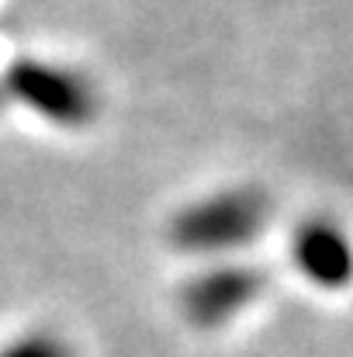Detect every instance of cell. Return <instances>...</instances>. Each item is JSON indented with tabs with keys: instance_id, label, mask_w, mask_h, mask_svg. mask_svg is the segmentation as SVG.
Here are the masks:
<instances>
[{
	"instance_id": "1",
	"label": "cell",
	"mask_w": 353,
	"mask_h": 357,
	"mask_svg": "<svg viewBox=\"0 0 353 357\" xmlns=\"http://www.w3.org/2000/svg\"><path fill=\"white\" fill-rule=\"evenodd\" d=\"M267 219L270 205L263 195L246 188L222 191L184 208L170 226V239L187 253H226L253 243L263 233Z\"/></svg>"
},
{
	"instance_id": "2",
	"label": "cell",
	"mask_w": 353,
	"mask_h": 357,
	"mask_svg": "<svg viewBox=\"0 0 353 357\" xmlns=\"http://www.w3.org/2000/svg\"><path fill=\"white\" fill-rule=\"evenodd\" d=\"M263 274L246 264H219L212 271H201L187 281L180 305L191 323L198 326H222L233 316H239L249 302L263 291Z\"/></svg>"
},
{
	"instance_id": "3",
	"label": "cell",
	"mask_w": 353,
	"mask_h": 357,
	"mask_svg": "<svg viewBox=\"0 0 353 357\" xmlns=\"http://www.w3.org/2000/svg\"><path fill=\"white\" fill-rule=\"evenodd\" d=\"M295 264L319 288H347L353 281V243L329 219H308L295 233Z\"/></svg>"
},
{
	"instance_id": "4",
	"label": "cell",
	"mask_w": 353,
	"mask_h": 357,
	"mask_svg": "<svg viewBox=\"0 0 353 357\" xmlns=\"http://www.w3.org/2000/svg\"><path fill=\"white\" fill-rule=\"evenodd\" d=\"M17 91L42 108L45 115L66 125H80L94 115V94L84 80H77L73 73L63 70H49V66H21L17 70Z\"/></svg>"
},
{
	"instance_id": "5",
	"label": "cell",
	"mask_w": 353,
	"mask_h": 357,
	"mask_svg": "<svg viewBox=\"0 0 353 357\" xmlns=\"http://www.w3.org/2000/svg\"><path fill=\"white\" fill-rule=\"evenodd\" d=\"M7 357H66V351L59 344H52V340H31V344L17 347L14 354H7Z\"/></svg>"
}]
</instances>
